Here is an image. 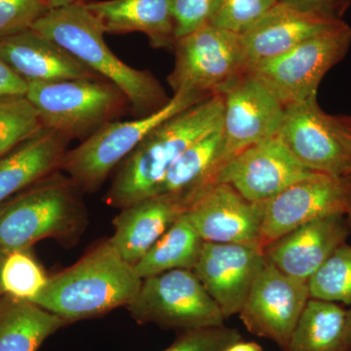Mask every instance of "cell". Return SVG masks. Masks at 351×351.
<instances>
[{"label": "cell", "mask_w": 351, "mask_h": 351, "mask_svg": "<svg viewBox=\"0 0 351 351\" xmlns=\"http://www.w3.org/2000/svg\"><path fill=\"white\" fill-rule=\"evenodd\" d=\"M223 119V95L216 94L159 124L120 163L108 204L122 209L156 195L173 164L191 145L221 129Z\"/></svg>", "instance_id": "6da1fadb"}, {"label": "cell", "mask_w": 351, "mask_h": 351, "mask_svg": "<svg viewBox=\"0 0 351 351\" xmlns=\"http://www.w3.org/2000/svg\"><path fill=\"white\" fill-rule=\"evenodd\" d=\"M32 29L119 88L137 119L157 112L170 101L162 85L149 71L131 68L110 49L104 38L105 31L83 0L50 9Z\"/></svg>", "instance_id": "7a4b0ae2"}, {"label": "cell", "mask_w": 351, "mask_h": 351, "mask_svg": "<svg viewBox=\"0 0 351 351\" xmlns=\"http://www.w3.org/2000/svg\"><path fill=\"white\" fill-rule=\"evenodd\" d=\"M142 281L108 239L75 265L49 277L32 302L68 323L86 319L128 306Z\"/></svg>", "instance_id": "3957f363"}, {"label": "cell", "mask_w": 351, "mask_h": 351, "mask_svg": "<svg viewBox=\"0 0 351 351\" xmlns=\"http://www.w3.org/2000/svg\"><path fill=\"white\" fill-rule=\"evenodd\" d=\"M80 191L57 171L5 201L0 205V248L8 253L45 239H76L86 221Z\"/></svg>", "instance_id": "277c9868"}, {"label": "cell", "mask_w": 351, "mask_h": 351, "mask_svg": "<svg viewBox=\"0 0 351 351\" xmlns=\"http://www.w3.org/2000/svg\"><path fill=\"white\" fill-rule=\"evenodd\" d=\"M25 97L44 127L80 143L115 121L129 106L125 95L107 80L27 82Z\"/></svg>", "instance_id": "5b68a950"}, {"label": "cell", "mask_w": 351, "mask_h": 351, "mask_svg": "<svg viewBox=\"0 0 351 351\" xmlns=\"http://www.w3.org/2000/svg\"><path fill=\"white\" fill-rule=\"evenodd\" d=\"M210 97L195 92H177L162 108L152 114L129 121L110 122L75 149L66 152L60 171L66 173L80 191H97L149 132Z\"/></svg>", "instance_id": "8992f818"}, {"label": "cell", "mask_w": 351, "mask_h": 351, "mask_svg": "<svg viewBox=\"0 0 351 351\" xmlns=\"http://www.w3.org/2000/svg\"><path fill=\"white\" fill-rule=\"evenodd\" d=\"M351 27L346 22L306 39L280 56L252 66L258 78L286 108L317 96L321 80L346 56Z\"/></svg>", "instance_id": "52a82bcc"}, {"label": "cell", "mask_w": 351, "mask_h": 351, "mask_svg": "<svg viewBox=\"0 0 351 351\" xmlns=\"http://www.w3.org/2000/svg\"><path fill=\"white\" fill-rule=\"evenodd\" d=\"M138 323L182 331L221 326L226 317L191 269H173L143 279L127 306Z\"/></svg>", "instance_id": "ba28073f"}, {"label": "cell", "mask_w": 351, "mask_h": 351, "mask_svg": "<svg viewBox=\"0 0 351 351\" xmlns=\"http://www.w3.org/2000/svg\"><path fill=\"white\" fill-rule=\"evenodd\" d=\"M175 66L167 80L174 94L180 91L219 94L247 71L239 34L215 25L176 39Z\"/></svg>", "instance_id": "9c48e42d"}, {"label": "cell", "mask_w": 351, "mask_h": 351, "mask_svg": "<svg viewBox=\"0 0 351 351\" xmlns=\"http://www.w3.org/2000/svg\"><path fill=\"white\" fill-rule=\"evenodd\" d=\"M351 201V175L345 177L313 173L263 202L258 247L270 244L311 221L346 216Z\"/></svg>", "instance_id": "30bf717a"}, {"label": "cell", "mask_w": 351, "mask_h": 351, "mask_svg": "<svg viewBox=\"0 0 351 351\" xmlns=\"http://www.w3.org/2000/svg\"><path fill=\"white\" fill-rule=\"evenodd\" d=\"M309 299L307 281L267 261L239 315L247 331L274 341L284 351Z\"/></svg>", "instance_id": "8fae6325"}, {"label": "cell", "mask_w": 351, "mask_h": 351, "mask_svg": "<svg viewBox=\"0 0 351 351\" xmlns=\"http://www.w3.org/2000/svg\"><path fill=\"white\" fill-rule=\"evenodd\" d=\"M219 94L223 98V162L251 145L277 137L285 108L258 78L246 71Z\"/></svg>", "instance_id": "7c38bea8"}, {"label": "cell", "mask_w": 351, "mask_h": 351, "mask_svg": "<svg viewBox=\"0 0 351 351\" xmlns=\"http://www.w3.org/2000/svg\"><path fill=\"white\" fill-rule=\"evenodd\" d=\"M277 138L307 170L332 177L351 175V151L318 106L317 96L285 108Z\"/></svg>", "instance_id": "4fadbf2b"}, {"label": "cell", "mask_w": 351, "mask_h": 351, "mask_svg": "<svg viewBox=\"0 0 351 351\" xmlns=\"http://www.w3.org/2000/svg\"><path fill=\"white\" fill-rule=\"evenodd\" d=\"M313 173L298 162L276 137L228 159L219 168L216 184H228L250 202L263 203Z\"/></svg>", "instance_id": "5bb4252c"}, {"label": "cell", "mask_w": 351, "mask_h": 351, "mask_svg": "<svg viewBox=\"0 0 351 351\" xmlns=\"http://www.w3.org/2000/svg\"><path fill=\"white\" fill-rule=\"evenodd\" d=\"M265 263L256 245L204 242L193 271L228 318L240 313Z\"/></svg>", "instance_id": "9a60e30c"}, {"label": "cell", "mask_w": 351, "mask_h": 351, "mask_svg": "<svg viewBox=\"0 0 351 351\" xmlns=\"http://www.w3.org/2000/svg\"><path fill=\"white\" fill-rule=\"evenodd\" d=\"M184 215L204 242L258 246L263 202L245 199L228 184L208 188Z\"/></svg>", "instance_id": "2e32d148"}, {"label": "cell", "mask_w": 351, "mask_h": 351, "mask_svg": "<svg viewBox=\"0 0 351 351\" xmlns=\"http://www.w3.org/2000/svg\"><path fill=\"white\" fill-rule=\"evenodd\" d=\"M351 228L346 216L316 219L295 228L263 250L267 262L288 276L307 281L339 245Z\"/></svg>", "instance_id": "e0dca14e"}, {"label": "cell", "mask_w": 351, "mask_h": 351, "mask_svg": "<svg viewBox=\"0 0 351 351\" xmlns=\"http://www.w3.org/2000/svg\"><path fill=\"white\" fill-rule=\"evenodd\" d=\"M343 22L302 12L279 1L240 36L247 71L256 64L280 56L306 39Z\"/></svg>", "instance_id": "ac0fdd59"}, {"label": "cell", "mask_w": 351, "mask_h": 351, "mask_svg": "<svg viewBox=\"0 0 351 351\" xmlns=\"http://www.w3.org/2000/svg\"><path fill=\"white\" fill-rule=\"evenodd\" d=\"M0 57L27 82L105 80L34 29L0 39Z\"/></svg>", "instance_id": "d6986e66"}, {"label": "cell", "mask_w": 351, "mask_h": 351, "mask_svg": "<svg viewBox=\"0 0 351 351\" xmlns=\"http://www.w3.org/2000/svg\"><path fill=\"white\" fill-rule=\"evenodd\" d=\"M69 142L63 134L43 127L0 157V205L60 171Z\"/></svg>", "instance_id": "ffe728a7"}, {"label": "cell", "mask_w": 351, "mask_h": 351, "mask_svg": "<svg viewBox=\"0 0 351 351\" xmlns=\"http://www.w3.org/2000/svg\"><path fill=\"white\" fill-rule=\"evenodd\" d=\"M184 212L181 203L169 196L145 198L122 208L113 221L114 233L110 241L121 258L134 267Z\"/></svg>", "instance_id": "44dd1931"}, {"label": "cell", "mask_w": 351, "mask_h": 351, "mask_svg": "<svg viewBox=\"0 0 351 351\" xmlns=\"http://www.w3.org/2000/svg\"><path fill=\"white\" fill-rule=\"evenodd\" d=\"M105 34L142 32L154 48L174 47L172 0H105L85 2Z\"/></svg>", "instance_id": "7402d4cb"}, {"label": "cell", "mask_w": 351, "mask_h": 351, "mask_svg": "<svg viewBox=\"0 0 351 351\" xmlns=\"http://www.w3.org/2000/svg\"><path fill=\"white\" fill-rule=\"evenodd\" d=\"M221 129L189 147L168 171L154 195H166L186 210L195 198L216 184L223 165Z\"/></svg>", "instance_id": "603a6c76"}, {"label": "cell", "mask_w": 351, "mask_h": 351, "mask_svg": "<svg viewBox=\"0 0 351 351\" xmlns=\"http://www.w3.org/2000/svg\"><path fill=\"white\" fill-rule=\"evenodd\" d=\"M66 323L32 302L0 295V351H38Z\"/></svg>", "instance_id": "cb8c5ba5"}, {"label": "cell", "mask_w": 351, "mask_h": 351, "mask_svg": "<svg viewBox=\"0 0 351 351\" xmlns=\"http://www.w3.org/2000/svg\"><path fill=\"white\" fill-rule=\"evenodd\" d=\"M346 311L336 302L309 299L284 351H346Z\"/></svg>", "instance_id": "d4e9b609"}, {"label": "cell", "mask_w": 351, "mask_h": 351, "mask_svg": "<svg viewBox=\"0 0 351 351\" xmlns=\"http://www.w3.org/2000/svg\"><path fill=\"white\" fill-rule=\"evenodd\" d=\"M203 243L191 221L182 215L134 265V269L142 279L173 269L193 270Z\"/></svg>", "instance_id": "484cf974"}, {"label": "cell", "mask_w": 351, "mask_h": 351, "mask_svg": "<svg viewBox=\"0 0 351 351\" xmlns=\"http://www.w3.org/2000/svg\"><path fill=\"white\" fill-rule=\"evenodd\" d=\"M48 278L29 251L8 252L0 267V295L32 302L45 287Z\"/></svg>", "instance_id": "4316f807"}, {"label": "cell", "mask_w": 351, "mask_h": 351, "mask_svg": "<svg viewBox=\"0 0 351 351\" xmlns=\"http://www.w3.org/2000/svg\"><path fill=\"white\" fill-rule=\"evenodd\" d=\"M307 283L311 299L351 306V245H339Z\"/></svg>", "instance_id": "83f0119b"}, {"label": "cell", "mask_w": 351, "mask_h": 351, "mask_svg": "<svg viewBox=\"0 0 351 351\" xmlns=\"http://www.w3.org/2000/svg\"><path fill=\"white\" fill-rule=\"evenodd\" d=\"M38 110L25 96L0 99V157L43 128Z\"/></svg>", "instance_id": "f1b7e54d"}, {"label": "cell", "mask_w": 351, "mask_h": 351, "mask_svg": "<svg viewBox=\"0 0 351 351\" xmlns=\"http://www.w3.org/2000/svg\"><path fill=\"white\" fill-rule=\"evenodd\" d=\"M280 0H216L209 24L243 34Z\"/></svg>", "instance_id": "f546056e"}, {"label": "cell", "mask_w": 351, "mask_h": 351, "mask_svg": "<svg viewBox=\"0 0 351 351\" xmlns=\"http://www.w3.org/2000/svg\"><path fill=\"white\" fill-rule=\"evenodd\" d=\"M49 10L48 0H0V39L32 29Z\"/></svg>", "instance_id": "4dcf8cb0"}, {"label": "cell", "mask_w": 351, "mask_h": 351, "mask_svg": "<svg viewBox=\"0 0 351 351\" xmlns=\"http://www.w3.org/2000/svg\"><path fill=\"white\" fill-rule=\"evenodd\" d=\"M241 339L239 330L225 325L199 328L182 331L174 343L162 351H223Z\"/></svg>", "instance_id": "1f68e13d"}, {"label": "cell", "mask_w": 351, "mask_h": 351, "mask_svg": "<svg viewBox=\"0 0 351 351\" xmlns=\"http://www.w3.org/2000/svg\"><path fill=\"white\" fill-rule=\"evenodd\" d=\"M216 0H172L176 39L191 34L207 24Z\"/></svg>", "instance_id": "d6a6232c"}, {"label": "cell", "mask_w": 351, "mask_h": 351, "mask_svg": "<svg viewBox=\"0 0 351 351\" xmlns=\"http://www.w3.org/2000/svg\"><path fill=\"white\" fill-rule=\"evenodd\" d=\"M288 5L302 12L313 14L321 17L343 20L351 0H280Z\"/></svg>", "instance_id": "836d02e7"}, {"label": "cell", "mask_w": 351, "mask_h": 351, "mask_svg": "<svg viewBox=\"0 0 351 351\" xmlns=\"http://www.w3.org/2000/svg\"><path fill=\"white\" fill-rule=\"evenodd\" d=\"M27 82L18 75L0 57V99L25 96Z\"/></svg>", "instance_id": "e575fe53"}, {"label": "cell", "mask_w": 351, "mask_h": 351, "mask_svg": "<svg viewBox=\"0 0 351 351\" xmlns=\"http://www.w3.org/2000/svg\"><path fill=\"white\" fill-rule=\"evenodd\" d=\"M329 119L337 135L351 151V113L343 115L329 114Z\"/></svg>", "instance_id": "d590c367"}, {"label": "cell", "mask_w": 351, "mask_h": 351, "mask_svg": "<svg viewBox=\"0 0 351 351\" xmlns=\"http://www.w3.org/2000/svg\"><path fill=\"white\" fill-rule=\"evenodd\" d=\"M223 351H263V348L255 341H239L228 346Z\"/></svg>", "instance_id": "8d00e7d4"}, {"label": "cell", "mask_w": 351, "mask_h": 351, "mask_svg": "<svg viewBox=\"0 0 351 351\" xmlns=\"http://www.w3.org/2000/svg\"><path fill=\"white\" fill-rule=\"evenodd\" d=\"M346 351H351V308L346 311Z\"/></svg>", "instance_id": "74e56055"}, {"label": "cell", "mask_w": 351, "mask_h": 351, "mask_svg": "<svg viewBox=\"0 0 351 351\" xmlns=\"http://www.w3.org/2000/svg\"><path fill=\"white\" fill-rule=\"evenodd\" d=\"M78 0H48L50 9L61 8V7L71 5Z\"/></svg>", "instance_id": "f35d334b"}, {"label": "cell", "mask_w": 351, "mask_h": 351, "mask_svg": "<svg viewBox=\"0 0 351 351\" xmlns=\"http://www.w3.org/2000/svg\"><path fill=\"white\" fill-rule=\"evenodd\" d=\"M346 218L348 219V223H350L351 228V201L350 204V208H348V213L346 215Z\"/></svg>", "instance_id": "ab89813d"}, {"label": "cell", "mask_w": 351, "mask_h": 351, "mask_svg": "<svg viewBox=\"0 0 351 351\" xmlns=\"http://www.w3.org/2000/svg\"><path fill=\"white\" fill-rule=\"evenodd\" d=\"M6 256V252L2 250L1 248H0V267H1V263L3 262L4 258H5Z\"/></svg>", "instance_id": "60d3db41"}]
</instances>
